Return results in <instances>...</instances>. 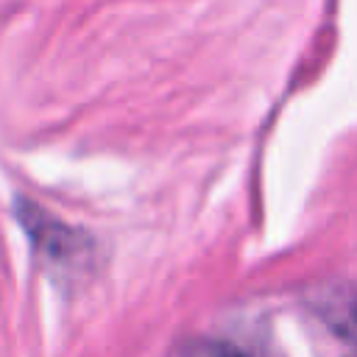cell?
I'll return each instance as SVG.
<instances>
[{"mask_svg":"<svg viewBox=\"0 0 357 357\" xmlns=\"http://www.w3.org/2000/svg\"><path fill=\"white\" fill-rule=\"evenodd\" d=\"M178 357H248L243 349H237L234 343H226V340H190Z\"/></svg>","mask_w":357,"mask_h":357,"instance_id":"obj_1","label":"cell"}]
</instances>
